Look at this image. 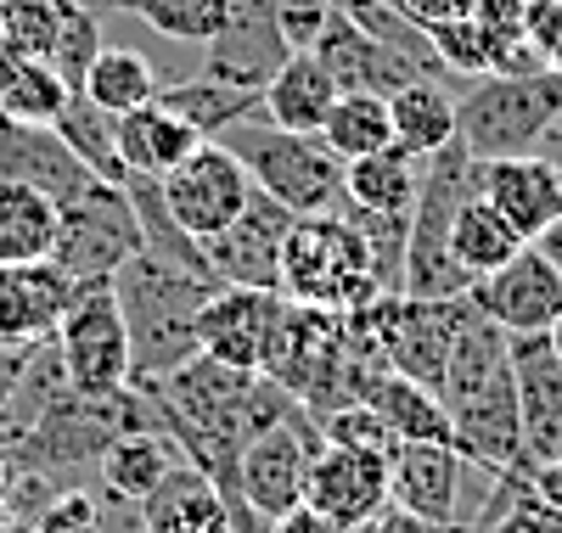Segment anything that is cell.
I'll return each mask as SVG.
<instances>
[{
  "instance_id": "obj_44",
  "label": "cell",
  "mask_w": 562,
  "mask_h": 533,
  "mask_svg": "<svg viewBox=\"0 0 562 533\" xmlns=\"http://www.w3.org/2000/svg\"><path fill=\"white\" fill-rule=\"evenodd\" d=\"M12 7H18V0H0V23H7V12H12Z\"/></svg>"
},
{
  "instance_id": "obj_41",
  "label": "cell",
  "mask_w": 562,
  "mask_h": 533,
  "mask_svg": "<svg viewBox=\"0 0 562 533\" xmlns=\"http://www.w3.org/2000/svg\"><path fill=\"white\" fill-rule=\"evenodd\" d=\"M23 63H29V52H23V45H18L7 29H0V90H7V84L23 73Z\"/></svg>"
},
{
  "instance_id": "obj_22",
  "label": "cell",
  "mask_w": 562,
  "mask_h": 533,
  "mask_svg": "<svg viewBox=\"0 0 562 533\" xmlns=\"http://www.w3.org/2000/svg\"><path fill=\"white\" fill-rule=\"evenodd\" d=\"M360 399L389 421L400 444H456V427H450V410L439 405V394L400 371H378L360 387Z\"/></svg>"
},
{
  "instance_id": "obj_28",
  "label": "cell",
  "mask_w": 562,
  "mask_h": 533,
  "mask_svg": "<svg viewBox=\"0 0 562 533\" xmlns=\"http://www.w3.org/2000/svg\"><path fill=\"white\" fill-rule=\"evenodd\" d=\"M158 102L175 107L186 124H198V129L214 140V135H225L237 118L259 113V90H243V84H225V79H214V73H198V79L164 84Z\"/></svg>"
},
{
  "instance_id": "obj_16",
  "label": "cell",
  "mask_w": 562,
  "mask_h": 533,
  "mask_svg": "<svg viewBox=\"0 0 562 533\" xmlns=\"http://www.w3.org/2000/svg\"><path fill=\"white\" fill-rule=\"evenodd\" d=\"M461 477L467 455L456 444H400L389 455V500L411 517H428L439 528H456L461 517Z\"/></svg>"
},
{
  "instance_id": "obj_1",
  "label": "cell",
  "mask_w": 562,
  "mask_h": 533,
  "mask_svg": "<svg viewBox=\"0 0 562 533\" xmlns=\"http://www.w3.org/2000/svg\"><path fill=\"white\" fill-rule=\"evenodd\" d=\"M220 281L186 275L153 253H135L113 270V293L130 326V387H153L198 360V315Z\"/></svg>"
},
{
  "instance_id": "obj_46",
  "label": "cell",
  "mask_w": 562,
  "mask_h": 533,
  "mask_svg": "<svg viewBox=\"0 0 562 533\" xmlns=\"http://www.w3.org/2000/svg\"><path fill=\"white\" fill-rule=\"evenodd\" d=\"M130 533H147V528H130Z\"/></svg>"
},
{
  "instance_id": "obj_40",
  "label": "cell",
  "mask_w": 562,
  "mask_h": 533,
  "mask_svg": "<svg viewBox=\"0 0 562 533\" xmlns=\"http://www.w3.org/2000/svg\"><path fill=\"white\" fill-rule=\"evenodd\" d=\"M265 533H344V528H338L333 517H321L315 506H304V500H299L293 511H281V517H276Z\"/></svg>"
},
{
  "instance_id": "obj_33",
  "label": "cell",
  "mask_w": 562,
  "mask_h": 533,
  "mask_svg": "<svg viewBox=\"0 0 562 533\" xmlns=\"http://www.w3.org/2000/svg\"><path fill=\"white\" fill-rule=\"evenodd\" d=\"M102 45H108V39H102L97 7H79V0H68V7H63V23H57V39H52V52H45V63H52V68L79 90Z\"/></svg>"
},
{
  "instance_id": "obj_32",
  "label": "cell",
  "mask_w": 562,
  "mask_h": 533,
  "mask_svg": "<svg viewBox=\"0 0 562 533\" xmlns=\"http://www.w3.org/2000/svg\"><path fill=\"white\" fill-rule=\"evenodd\" d=\"M74 84L45 63V57H29L23 73L0 90V118H18V124H57V113L68 107Z\"/></svg>"
},
{
  "instance_id": "obj_19",
  "label": "cell",
  "mask_w": 562,
  "mask_h": 533,
  "mask_svg": "<svg viewBox=\"0 0 562 533\" xmlns=\"http://www.w3.org/2000/svg\"><path fill=\"white\" fill-rule=\"evenodd\" d=\"M113 140H119V158L130 174H153L164 180L169 169H180L186 158H192L203 147V129L198 124H186L175 107H164L158 95L147 107H135V113H119L113 118Z\"/></svg>"
},
{
  "instance_id": "obj_14",
  "label": "cell",
  "mask_w": 562,
  "mask_h": 533,
  "mask_svg": "<svg viewBox=\"0 0 562 533\" xmlns=\"http://www.w3.org/2000/svg\"><path fill=\"white\" fill-rule=\"evenodd\" d=\"M310 52H315L326 68H333V79H338L344 90H378V95H394V90L411 84V79H434L416 57L394 52L389 39H378L366 23H355L344 7L326 18V29H321V39L310 45Z\"/></svg>"
},
{
  "instance_id": "obj_47",
  "label": "cell",
  "mask_w": 562,
  "mask_h": 533,
  "mask_svg": "<svg viewBox=\"0 0 562 533\" xmlns=\"http://www.w3.org/2000/svg\"><path fill=\"white\" fill-rule=\"evenodd\" d=\"M450 533H467V528H450Z\"/></svg>"
},
{
  "instance_id": "obj_4",
  "label": "cell",
  "mask_w": 562,
  "mask_h": 533,
  "mask_svg": "<svg viewBox=\"0 0 562 533\" xmlns=\"http://www.w3.org/2000/svg\"><path fill=\"white\" fill-rule=\"evenodd\" d=\"M214 140H225V147L248 163V174L265 197L293 208L299 219L304 214H333L344 203V158H333V147H326L321 135H299V129L270 124L265 113H248Z\"/></svg>"
},
{
  "instance_id": "obj_39",
  "label": "cell",
  "mask_w": 562,
  "mask_h": 533,
  "mask_svg": "<svg viewBox=\"0 0 562 533\" xmlns=\"http://www.w3.org/2000/svg\"><path fill=\"white\" fill-rule=\"evenodd\" d=\"M473 7H479V0H400V12H405L411 23H422V29H428V23H450V18H467Z\"/></svg>"
},
{
  "instance_id": "obj_7",
  "label": "cell",
  "mask_w": 562,
  "mask_h": 533,
  "mask_svg": "<svg viewBox=\"0 0 562 533\" xmlns=\"http://www.w3.org/2000/svg\"><path fill=\"white\" fill-rule=\"evenodd\" d=\"M315 450H321V427H315V416L299 405L293 416H281L276 427H265L259 439L243 450L237 500H243L259 522H276L281 511H293V506L304 500V477H310Z\"/></svg>"
},
{
  "instance_id": "obj_35",
  "label": "cell",
  "mask_w": 562,
  "mask_h": 533,
  "mask_svg": "<svg viewBox=\"0 0 562 533\" xmlns=\"http://www.w3.org/2000/svg\"><path fill=\"white\" fill-rule=\"evenodd\" d=\"M479 533H562V511H551L546 500H535L529 483H524V495L512 500L490 528H479Z\"/></svg>"
},
{
  "instance_id": "obj_24",
  "label": "cell",
  "mask_w": 562,
  "mask_h": 533,
  "mask_svg": "<svg viewBox=\"0 0 562 533\" xmlns=\"http://www.w3.org/2000/svg\"><path fill=\"white\" fill-rule=\"evenodd\" d=\"M416 185H422V158H411L405 147H389L371 152V158H355L344 163V203L355 208H371V214H394V219H411V203H416Z\"/></svg>"
},
{
  "instance_id": "obj_43",
  "label": "cell",
  "mask_w": 562,
  "mask_h": 533,
  "mask_svg": "<svg viewBox=\"0 0 562 533\" xmlns=\"http://www.w3.org/2000/svg\"><path fill=\"white\" fill-rule=\"evenodd\" d=\"M79 7H97L102 12V7H119V0H79Z\"/></svg>"
},
{
  "instance_id": "obj_29",
  "label": "cell",
  "mask_w": 562,
  "mask_h": 533,
  "mask_svg": "<svg viewBox=\"0 0 562 533\" xmlns=\"http://www.w3.org/2000/svg\"><path fill=\"white\" fill-rule=\"evenodd\" d=\"M79 90H85L102 113H113V118H119V113L147 107L153 95H158V68H153L147 57H140V52H130V45H102Z\"/></svg>"
},
{
  "instance_id": "obj_6",
  "label": "cell",
  "mask_w": 562,
  "mask_h": 533,
  "mask_svg": "<svg viewBox=\"0 0 562 533\" xmlns=\"http://www.w3.org/2000/svg\"><path fill=\"white\" fill-rule=\"evenodd\" d=\"M57 354H63L68 387L85 399L130 387V326H124L113 281H97L74 298V309L57 326Z\"/></svg>"
},
{
  "instance_id": "obj_23",
  "label": "cell",
  "mask_w": 562,
  "mask_h": 533,
  "mask_svg": "<svg viewBox=\"0 0 562 533\" xmlns=\"http://www.w3.org/2000/svg\"><path fill=\"white\" fill-rule=\"evenodd\" d=\"M63 203H52L45 191L7 180L0 174V264H40L57 248Z\"/></svg>"
},
{
  "instance_id": "obj_26",
  "label": "cell",
  "mask_w": 562,
  "mask_h": 533,
  "mask_svg": "<svg viewBox=\"0 0 562 533\" xmlns=\"http://www.w3.org/2000/svg\"><path fill=\"white\" fill-rule=\"evenodd\" d=\"M524 248V236H518V225H512L484 191H473V197H461V208H456V219H450V253H456V264L467 270V275H490V270H501L512 253Z\"/></svg>"
},
{
  "instance_id": "obj_12",
  "label": "cell",
  "mask_w": 562,
  "mask_h": 533,
  "mask_svg": "<svg viewBox=\"0 0 562 533\" xmlns=\"http://www.w3.org/2000/svg\"><path fill=\"white\" fill-rule=\"evenodd\" d=\"M79 293H85V286L68 270H57L52 259H40V264H0V349L52 343Z\"/></svg>"
},
{
  "instance_id": "obj_9",
  "label": "cell",
  "mask_w": 562,
  "mask_h": 533,
  "mask_svg": "<svg viewBox=\"0 0 562 533\" xmlns=\"http://www.w3.org/2000/svg\"><path fill=\"white\" fill-rule=\"evenodd\" d=\"M467 304L512 337L551 331V320L562 315V270L535 248V241H524L501 270H490L467 286Z\"/></svg>"
},
{
  "instance_id": "obj_30",
  "label": "cell",
  "mask_w": 562,
  "mask_h": 533,
  "mask_svg": "<svg viewBox=\"0 0 562 533\" xmlns=\"http://www.w3.org/2000/svg\"><path fill=\"white\" fill-rule=\"evenodd\" d=\"M68 147H74V158L97 174V180H113V185H124V158H119V140H113V113H102L97 102H90L85 90H74L68 95V107L57 113V124H52Z\"/></svg>"
},
{
  "instance_id": "obj_13",
  "label": "cell",
  "mask_w": 562,
  "mask_h": 533,
  "mask_svg": "<svg viewBox=\"0 0 562 533\" xmlns=\"http://www.w3.org/2000/svg\"><path fill=\"white\" fill-rule=\"evenodd\" d=\"M293 208H281L276 197H265V191L254 185V197L248 208L231 219L220 236L203 241V253H209V270L220 281H243V286H276L281 275V241H288L293 230Z\"/></svg>"
},
{
  "instance_id": "obj_27",
  "label": "cell",
  "mask_w": 562,
  "mask_h": 533,
  "mask_svg": "<svg viewBox=\"0 0 562 533\" xmlns=\"http://www.w3.org/2000/svg\"><path fill=\"white\" fill-rule=\"evenodd\" d=\"M321 140H326V147H333V158H344V163L383 152L389 140H394L389 95H378V90H344L338 107L326 113V124H321Z\"/></svg>"
},
{
  "instance_id": "obj_17",
  "label": "cell",
  "mask_w": 562,
  "mask_h": 533,
  "mask_svg": "<svg viewBox=\"0 0 562 533\" xmlns=\"http://www.w3.org/2000/svg\"><path fill=\"white\" fill-rule=\"evenodd\" d=\"M0 174L45 191L52 203H74L85 185H97V174L74 158V147L52 124H18V118H0Z\"/></svg>"
},
{
  "instance_id": "obj_31",
  "label": "cell",
  "mask_w": 562,
  "mask_h": 533,
  "mask_svg": "<svg viewBox=\"0 0 562 533\" xmlns=\"http://www.w3.org/2000/svg\"><path fill=\"white\" fill-rule=\"evenodd\" d=\"M124 12H135L147 29L180 39V45H209L231 12H237V0H119Z\"/></svg>"
},
{
  "instance_id": "obj_34",
  "label": "cell",
  "mask_w": 562,
  "mask_h": 533,
  "mask_svg": "<svg viewBox=\"0 0 562 533\" xmlns=\"http://www.w3.org/2000/svg\"><path fill=\"white\" fill-rule=\"evenodd\" d=\"M63 7H68V0H18V7L7 12V23H0V29H7L29 57H45V52H52V39H57Z\"/></svg>"
},
{
  "instance_id": "obj_5",
  "label": "cell",
  "mask_w": 562,
  "mask_h": 533,
  "mask_svg": "<svg viewBox=\"0 0 562 533\" xmlns=\"http://www.w3.org/2000/svg\"><path fill=\"white\" fill-rule=\"evenodd\" d=\"M135 253H140V225H135V203H130L124 185L97 180V185H85L74 203H63L52 264L68 270L79 286L113 281V270Z\"/></svg>"
},
{
  "instance_id": "obj_10",
  "label": "cell",
  "mask_w": 562,
  "mask_h": 533,
  "mask_svg": "<svg viewBox=\"0 0 562 533\" xmlns=\"http://www.w3.org/2000/svg\"><path fill=\"white\" fill-rule=\"evenodd\" d=\"M276 315H281V293H276V286L220 281L209 293V304H203V315H198V349L209 360H220V365L259 371Z\"/></svg>"
},
{
  "instance_id": "obj_15",
  "label": "cell",
  "mask_w": 562,
  "mask_h": 533,
  "mask_svg": "<svg viewBox=\"0 0 562 533\" xmlns=\"http://www.w3.org/2000/svg\"><path fill=\"white\" fill-rule=\"evenodd\" d=\"M479 191L518 225L524 241H540L562 219V169L551 152H524V158H490L479 174Z\"/></svg>"
},
{
  "instance_id": "obj_25",
  "label": "cell",
  "mask_w": 562,
  "mask_h": 533,
  "mask_svg": "<svg viewBox=\"0 0 562 533\" xmlns=\"http://www.w3.org/2000/svg\"><path fill=\"white\" fill-rule=\"evenodd\" d=\"M389 118H394V147L411 158H434L456 140V95L439 79H411L389 95Z\"/></svg>"
},
{
  "instance_id": "obj_3",
  "label": "cell",
  "mask_w": 562,
  "mask_h": 533,
  "mask_svg": "<svg viewBox=\"0 0 562 533\" xmlns=\"http://www.w3.org/2000/svg\"><path fill=\"white\" fill-rule=\"evenodd\" d=\"M557 118H562V68L473 73L456 95V140L479 163L546 152Z\"/></svg>"
},
{
  "instance_id": "obj_45",
  "label": "cell",
  "mask_w": 562,
  "mask_h": 533,
  "mask_svg": "<svg viewBox=\"0 0 562 533\" xmlns=\"http://www.w3.org/2000/svg\"><path fill=\"white\" fill-rule=\"evenodd\" d=\"M551 135H562V118H557V129H551ZM557 169H562V152H557Z\"/></svg>"
},
{
  "instance_id": "obj_42",
  "label": "cell",
  "mask_w": 562,
  "mask_h": 533,
  "mask_svg": "<svg viewBox=\"0 0 562 533\" xmlns=\"http://www.w3.org/2000/svg\"><path fill=\"white\" fill-rule=\"evenodd\" d=\"M546 337H551V349H557V360H562V315L551 320V331H546Z\"/></svg>"
},
{
  "instance_id": "obj_11",
  "label": "cell",
  "mask_w": 562,
  "mask_h": 533,
  "mask_svg": "<svg viewBox=\"0 0 562 533\" xmlns=\"http://www.w3.org/2000/svg\"><path fill=\"white\" fill-rule=\"evenodd\" d=\"M304 506H315L344 533H355L366 517H378L389 506V455L321 439V450L310 461V477H304Z\"/></svg>"
},
{
  "instance_id": "obj_8",
  "label": "cell",
  "mask_w": 562,
  "mask_h": 533,
  "mask_svg": "<svg viewBox=\"0 0 562 533\" xmlns=\"http://www.w3.org/2000/svg\"><path fill=\"white\" fill-rule=\"evenodd\" d=\"M158 185H164L169 214L192 230L198 241L220 236L231 219L248 208V197H254V174H248V163L237 152L225 147V140H203V147L186 158L180 169H169Z\"/></svg>"
},
{
  "instance_id": "obj_38",
  "label": "cell",
  "mask_w": 562,
  "mask_h": 533,
  "mask_svg": "<svg viewBox=\"0 0 562 533\" xmlns=\"http://www.w3.org/2000/svg\"><path fill=\"white\" fill-rule=\"evenodd\" d=\"M355 533H450V528H439V522H428V517H411V511H400V506L389 500L378 517H366Z\"/></svg>"
},
{
  "instance_id": "obj_36",
  "label": "cell",
  "mask_w": 562,
  "mask_h": 533,
  "mask_svg": "<svg viewBox=\"0 0 562 533\" xmlns=\"http://www.w3.org/2000/svg\"><path fill=\"white\" fill-rule=\"evenodd\" d=\"M40 533H113V528L102 522V506L90 495H63L52 511L40 517Z\"/></svg>"
},
{
  "instance_id": "obj_37",
  "label": "cell",
  "mask_w": 562,
  "mask_h": 533,
  "mask_svg": "<svg viewBox=\"0 0 562 533\" xmlns=\"http://www.w3.org/2000/svg\"><path fill=\"white\" fill-rule=\"evenodd\" d=\"M529 39L546 68H562V0H529Z\"/></svg>"
},
{
  "instance_id": "obj_18",
  "label": "cell",
  "mask_w": 562,
  "mask_h": 533,
  "mask_svg": "<svg viewBox=\"0 0 562 533\" xmlns=\"http://www.w3.org/2000/svg\"><path fill=\"white\" fill-rule=\"evenodd\" d=\"M135 517L147 533H243L237 517H231V500L220 495V483L192 461H180L158 489L135 506Z\"/></svg>"
},
{
  "instance_id": "obj_21",
  "label": "cell",
  "mask_w": 562,
  "mask_h": 533,
  "mask_svg": "<svg viewBox=\"0 0 562 533\" xmlns=\"http://www.w3.org/2000/svg\"><path fill=\"white\" fill-rule=\"evenodd\" d=\"M180 461H186L180 444L169 439V432H158V421H153V427H130V432H119V439L97 455V477H102V489H108L113 500L140 506V500H147Z\"/></svg>"
},
{
  "instance_id": "obj_2",
  "label": "cell",
  "mask_w": 562,
  "mask_h": 533,
  "mask_svg": "<svg viewBox=\"0 0 562 533\" xmlns=\"http://www.w3.org/2000/svg\"><path fill=\"white\" fill-rule=\"evenodd\" d=\"M276 293L293 298V304H315V309H366L378 304L383 293H400L394 275L383 270L371 236L344 214H304L293 219L288 241H281V275H276Z\"/></svg>"
},
{
  "instance_id": "obj_20",
  "label": "cell",
  "mask_w": 562,
  "mask_h": 533,
  "mask_svg": "<svg viewBox=\"0 0 562 533\" xmlns=\"http://www.w3.org/2000/svg\"><path fill=\"white\" fill-rule=\"evenodd\" d=\"M344 84L333 79V68H326L315 52H293L288 63H281L270 73V84L259 90V107L270 124L281 129H299V135H321L326 113L338 107Z\"/></svg>"
}]
</instances>
